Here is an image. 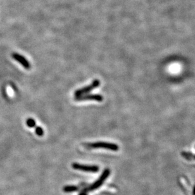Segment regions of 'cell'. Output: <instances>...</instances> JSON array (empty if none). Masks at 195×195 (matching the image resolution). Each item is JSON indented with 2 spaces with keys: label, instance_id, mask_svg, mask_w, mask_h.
Here are the masks:
<instances>
[{
  "label": "cell",
  "instance_id": "6da1fadb",
  "mask_svg": "<svg viewBox=\"0 0 195 195\" xmlns=\"http://www.w3.org/2000/svg\"><path fill=\"white\" fill-rule=\"evenodd\" d=\"M86 146L89 148H104L106 150H109L111 151H118V146L116 144L108 143V142H95L92 143H88Z\"/></svg>",
  "mask_w": 195,
  "mask_h": 195
},
{
  "label": "cell",
  "instance_id": "7a4b0ae2",
  "mask_svg": "<svg viewBox=\"0 0 195 195\" xmlns=\"http://www.w3.org/2000/svg\"><path fill=\"white\" fill-rule=\"evenodd\" d=\"M99 85H100V81L98 79H95L92 81V82L90 84V85L76 90L74 92L75 97L86 95L90 91H92L93 89L98 88Z\"/></svg>",
  "mask_w": 195,
  "mask_h": 195
},
{
  "label": "cell",
  "instance_id": "3957f363",
  "mask_svg": "<svg viewBox=\"0 0 195 195\" xmlns=\"http://www.w3.org/2000/svg\"><path fill=\"white\" fill-rule=\"evenodd\" d=\"M110 174V171L109 170L108 168H106L105 170L103 171L102 175H101L100 176V177L99 178V179L98 181H96L92 185L89 186L88 188H86V190H85L86 191H93V190H95L98 189V188H99L100 186L103 184L105 181L107 179V178L109 176Z\"/></svg>",
  "mask_w": 195,
  "mask_h": 195
},
{
  "label": "cell",
  "instance_id": "277c9868",
  "mask_svg": "<svg viewBox=\"0 0 195 195\" xmlns=\"http://www.w3.org/2000/svg\"><path fill=\"white\" fill-rule=\"evenodd\" d=\"M75 170H79L84 172H97L99 171V167L96 165H81L78 163H74L72 165Z\"/></svg>",
  "mask_w": 195,
  "mask_h": 195
},
{
  "label": "cell",
  "instance_id": "5b68a950",
  "mask_svg": "<svg viewBox=\"0 0 195 195\" xmlns=\"http://www.w3.org/2000/svg\"><path fill=\"white\" fill-rule=\"evenodd\" d=\"M75 100L77 101H87V100H93L96 101L98 102H101L103 100V96L100 95H84L79 96H75Z\"/></svg>",
  "mask_w": 195,
  "mask_h": 195
},
{
  "label": "cell",
  "instance_id": "8992f818",
  "mask_svg": "<svg viewBox=\"0 0 195 195\" xmlns=\"http://www.w3.org/2000/svg\"><path fill=\"white\" fill-rule=\"evenodd\" d=\"M12 57L14 60H15L16 61H17L19 63H20L25 68V69H29L31 68L30 63L23 56L20 55L18 53H13Z\"/></svg>",
  "mask_w": 195,
  "mask_h": 195
},
{
  "label": "cell",
  "instance_id": "52a82bcc",
  "mask_svg": "<svg viewBox=\"0 0 195 195\" xmlns=\"http://www.w3.org/2000/svg\"><path fill=\"white\" fill-rule=\"evenodd\" d=\"M79 190V188L75 186H67L63 188V191L65 193H70Z\"/></svg>",
  "mask_w": 195,
  "mask_h": 195
},
{
  "label": "cell",
  "instance_id": "ba28073f",
  "mask_svg": "<svg viewBox=\"0 0 195 195\" xmlns=\"http://www.w3.org/2000/svg\"><path fill=\"white\" fill-rule=\"evenodd\" d=\"M26 124L29 128H35L36 127V122L32 118H29L26 121Z\"/></svg>",
  "mask_w": 195,
  "mask_h": 195
},
{
  "label": "cell",
  "instance_id": "9c48e42d",
  "mask_svg": "<svg viewBox=\"0 0 195 195\" xmlns=\"http://www.w3.org/2000/svg\"><path fill=\"white\" fill-rule=\"evenodd\" d=\"M35 131L36 133L39 136H42L44 134V131L43 129V128H41L39 126H36L35 127Z\"/></svg>",
  "mask_w": 195,
  "mask_h": 195
},
{
  "label": "cell",
  "instance_id": "30bf717a",
  "mask_svg": "<svg viewBox=\"0 0 195 195\" xmlns=\"http://www.w3.org/2000/svg\"><path fill=\"white\" fill-rule=\"evenodd\" d=\"M79 195H87V191L86 190H84L83 191L80 193Z\"/></svg>",
  "mask_w": 195,
  "mask_h": 195
},
{
  "label": "cell",
  "instance_id": "8fae6325",
  "mask_svg": "<svg viewBox=\"0 0 195 195\" xmlns=\"http://www.w3.org/2000/svg\"><path fill=\"white\" fill-rule=\"evenodd\" d=\"M193 195H195V186L193 188Z\"/></svg>",
  "mask_w": 195,
  "mask_h": 195
}]
</instances>
